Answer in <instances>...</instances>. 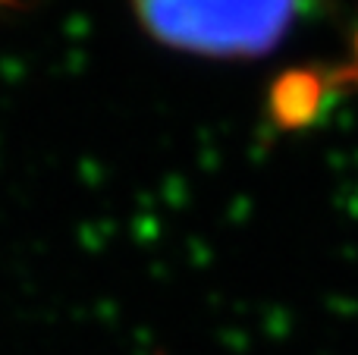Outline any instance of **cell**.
Wrapping results in <instances>:
<instances>
[{"instance_id": "obj_1", "label": "cell", "mask_w": 358, "mask_h": 355, "mask_svg": "<svg viewBox=\"0 0 358 355\" xmlns=\"http://www.w3.org/2000/svg\"><path fill=\"white\" fill-rule=\"evenodd\" d=\"M299 0H136L142 25L170 48L210 57H255L289 29Z\"/></svg>"}, {"instance_id": "obj_2", "label": "cell", "mask_w": 358, "mask_h": 355, "mask_svg": "<svg viewBox=\"0 0 358 355\" xmlns=\"http://www.w3.org/2000/svg\"><path fill=\"white\" fill-rule=\"evenodd\" d=\"M324 79L315 73H286L283 79L273 85L271 104H273V117L283 126H305L315 119V113L321 110L324 101Z\"/></svg>"}, {"instance_id": "obj_3", "label": "cell", "mask_w": 358, "mask_h": 355, "mask_svg": "<svg viewBox=\"0 0 358 355\" xmlns=\"http://www.w3.org/2000/svg\"><path fill=\"white\" fill-rule=\"evenodd\" d=\"M343 79H358V31H355V60H352V66L343 73Z\"/></svg>"}]
</instances>
